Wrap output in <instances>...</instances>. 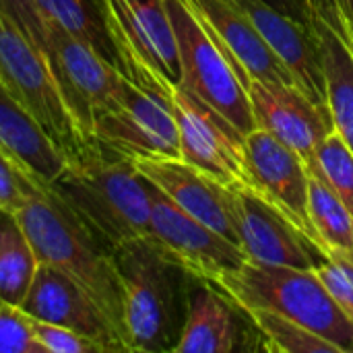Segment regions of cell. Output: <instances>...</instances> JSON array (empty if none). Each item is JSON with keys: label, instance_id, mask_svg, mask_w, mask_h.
<instances>
[{"label": "cell", "instance_id": "cell-1", "mask_svg": "<svg viewBox=\"0 0 353 353\" xmlns=\"http://www.w3.org/2000/svg\"><path fill=\"white\" fill-rule=\"evenodd\" d=\"M14 211L29 234L39 263L52 265L77 281L126 339L124 296L114 250L101 242L52 188L33 182Z\"/></svg>", "mask_w": 353, "mask_h": 353}, {"label": "cell", "instance_id": "cell-2", "mask_svg": "<svg viewBox=\"0 0 353 353\" xmlns=\"http://www.w3.org/2000/svg\"><path fill=\"white\" fill-rule=\"evenodd\" d=\"M50 188L112 250L149 232V180L134 161L110 153L97 141Z\"/></svg>", "mask_w": 353, "mask_h": 353}, {"label": "cell", "instance_id": "cell-3", "mask_svg": "<svg viewBox=\"0 0 353 353\" xmlns=\"http://www.w3.org/2000/svg\"><path fill=\"white\" fill-rule=\"evenodd\" d=\"M124 296L130 352H174L186 321L192 275L163 256L147 238L114 248Z\"/></svg>", "mask_w": 353, "mask_h": 353}, {"label": "cell", "instance_id": "cell-4", "mask_svg": "<svg viewBox=\"0 0 353 353\" xmlns=\"http://www.w3.org/2000/svg\"><path fill=\"white\" fill-rule=\"evenodd\" d=\"M217 288L225 292L240 310H273L331 341L341 353H353V323L329 296L314 271L246 259L244 265L225 275Z\"/></svg>", "mask_w": 353, "mask_h": 353}, {"label": "cell", "instance_id": "cell-5", "mask_svg": "<svg viewBox=\"0 0 353 353\" xmlns=\"http://www.w3.org/2000/svg\"><path fill=\"white\" fill-rule=\"evenodd\" d=\"M0 85L39 122L70 161L95 145L68 110L48 56L2 12Z\"/></svg>", "mask_w": 353, "mask_h": 353}, {"label": "cell", "instance_id": "cell-6", "mask_svg": "<svg viewBox=\"0 0 353 353\" xmlns=\"http://www.w3.org/2000/svg\"><path fill=\"white\" fill-rule=\"evenodd\" d=\"M165 6L178 46L180 85L217 110L242 134L254 130L256 122L248 93L215 33L192 10L188 0H165Z\"/></svg>", "mask_w": 353, "mask_h": 353}, {"label": "cell", "instance_id": "cell-7", "mask_svg": "<svg viewBox=\"0 0 353 353\" xmlns=\"http://www.w3.org/2000/svg\"><path fill=\"white\" fill-rule=\"evenodd\" d=\"M168 85L130 81L120 101L95 118L93 139L110 153L130 161L180 157Z\"/></svg>", "mask_w": 353, "mask_h": 353}, {"label": "cell", "instance_id": "cell-8", "mask_svg": "<svg viewBox=\"0 0 353 353\" xmlns=\"http://www.w3.org/2000/svg\"><path fill=\"white\" fill-rule=\"evenodd\" d=\"M149 196L151 219L145 238L172 263L213 285L244 265L246 254L236 242L182 211L151 182Z\"/></svg>", "mask_w": 353, "mask_h": 353}, {"label": "cell", "instance_id": "cell-9", "mask_svg": "<svg viewBox=\"0 0 353 353\" xmlns=\"http://www.w3.org/2000/svg\"><path fill=\"white\" fill-rule=\"evenodd\" d=\"M46 25V56L64 101L81 130L93 139V122L124 95L130 79L101 58L91 46L52 23ZM95 141V139H93Z\"/></svg>", "mask_w": 353, "mask_h": 353}, {"label": "cell", "instance_id": "cell-10", "mask_svg": "<svg viewBox=\"0 0 353 353\" xmlns=\"http://www.w3.org/2000/svg\"><path fill=\"white\" fill-rule=\"evenodd\" d=\"M99 4L130 81L180 83L178 46L165 0H99Z\"/></svg>", "mask_w": 353, "mask_h": 353}, {"label": "cell", "instance_id": "cell-11", "mask_svg": "<svg viewBox=\"0 0 353 353\" xmlns=\"http://www.w3.org/2000/svg\"><path fill=\"white\" fill-rule=\"evenodd\" d=\"M172 114L178 126L180 159L232 186L246 184L244 137L217 110L186 91L180 83L168 85Z\"/></svg>", "mask_w": 353, "mask_h": 353}, {"label": "cell", "instance_id": "cell-12", "mask_svg": "<svg viewBox=\"0 0 353 353\" xmlns=\"http://www.w3.org/2000/svg\"><path fill=\"white\" fill-rule=\"evenodd\" d=\"M238 244L248 261L314 271L329 252L246 184H232Z\"/></svg>", "mask_w": 353, "mask_h": 353}, {"label": "cell", "instance_id": "cell-13", "mask_svg": "<svg viewBox=\"0 0 353 353\" xmlns=\"http://www.w3.org/2000/svg\"><path fill=\"white\" fill-rule=\"evenodd\" d=\"M244 172L248 188L319 242L308 215L310 172L300 153L269 130L254 128L244 137Z\"/></svg>", "mask_w": 353, "mask_h": 353}, {"label": "cell", "instance_id": "cell-14", "mask_svg": "<svg viewBox=\"0 0 353 353\" xmlns=\"http://www.w3.org/2000/svg\"><path fill=\"white\" fill-rule=\"evenodd\" d=\"M27 316L72 329L91 341L103 353L130 352L124 335L101 310V306L66 273L39 263L33 285L19 306Z\"/></svg>", "mask_w": 353, "mask_h": 353}, {"label": "cell", "instance_id": "cell-15", "mask_svg": "<svg viewBox=\"0 0 353 353\" xmlns=\"http://www.w3.org/2000/svg\"><path fill=\"white\" fill-rule=\"evenodd\" d=\"M256 128H265L308 161L316 147L335 132L329 103H316L296 85L267 83L246 77Z\"/></svg>", "mask_w": 353, "mask_h": 353}, {"label": "cell", "instance_id": "cell-16", "mask_svg": "<svg viewBox=\"0 0 353 353\" xmlns=\"http://www.w3.org/2000/svg\"><path fill=\"white\" fill-rule=\"evenodd\" d=\"M137 170L182 211L238 244L234 188L180 157L137 159ZM240 246V244H238Z\"/></svg>", "mask_w": 353, "mask_h": 353}, {"label": "cell", "instance_id": "cell-17", "mask_svg": "<svg viewBox=\"0 0 353 353\" xmlns=\"http://www.w3.org/2000/svg\"><path fill=\"white\" fill-rule=\"evenodd\" d=\"M188 4L215 33L242 85L246 77L267 83L296 85L292 72L283 66L254 23L234 0H188Z\"/></svg>", "mask_w": 353, "mask_h": 353}, {"label": "cell", "instance_id": "cell-18", "mask_svg": "<svg viewBox=\"0 0 353 353\" xmlns=\"http://www.w3.org/2000/svg\"><path fill=\"white\" fill-rule=\"evenodd\" d=\"M254 23L275 56L292 72L296 87L316 103H327V79L312 27L267 6L261 0H234Z\"/></svg>", "mask_w": 353, "mask_h": 353}, {"label": "cell", "instance_id": "cell-19", "mask_svg": "<svg viewBox=\"0 0 353 353\" xmlns=\"http://www.w3.org/2000/svg\"><path fill=\"white\" fill-rule=\"evenodd\" d=\"M0 151L35 184L50 188L68 168V155L0 85Z\"/></svg>", "mask_w": 353, "mask_h": 353}, {"label": "cell", "instance_id": "cell-20", "mask_svg": "<svg viewBox=\"0 0 353 353\" xmlns=\"http://www.w3.org/2000/svg\"><path fill=\"white\" fill-rule=\"evenodd\" d=\"M240 306L217 285L192 277L186 321L174 353H236L244 347Z\"/></svg>", "mask_w": 353, "mask_h": 353}, {"label": "cell", "instance_id": "cell-21", "mask_svg": "<svg viewBox=\"0 0 353 353\" xmlns=\"http://www.w3.org/2000/svg\"><path fill=\"white\" fill-rule=\"evenodd\" d=\"M43 23H52L83 43L91 46L101 58L114 64L124 77L128 68L124 56L108 27L105 14L97 0H35Z\"/></svg>", "mask_w": 353, "mask_h": 353}, {"label": "cell", "instance_id": "cell-22", "mask_svg": "<svg viewBox=\"0 0 353 353\" xmlns=\"http://www.w3.org/2000/svg\"><path fill=\"white\" fill-rule=\"evenodd\" d=\"M312 31L321 48L327 79V103L333 114L335 132L353 153V56L325 23L314 21Z\"/></svg>", "mask_w": 353, "mask_h": 353}, {"label": "cell", "instance_id": "cell-23", "mask_svg": "<svg viewBox=\"0 0 353 353\" xmlns=\"http://www.w3.org/2000/svg\"><path fill=\"white\" fill-rule=\"evenodd\" d=\"M37 269V252L17 211L0 205V298L12 306H21Z\"/></svg>", "mask_w": 353, "mask_h": 353}, {"label": "cell", "instance_id": "cell-24", "mask_svg": "<svg viewBox=\"0 0 353 353\" xmlns=\"http://www.w3.org/2000/svg\"><path fill=\"white\" fill-rule=\"evenodd\" d=\"M310 172V170H308ZM308 215L321 246L353 254V215L337 192L314 172L308 180Z\"/></svg>", "mask_w": 353, "mask_h": 353}, {"label": "cell", "instance_id": "cell-25", "mask_svg": "<svg viewBox=\"0 0 353 353\" xmlns=\"http://www.w3.org/2000/svg\"><path fill=\"white\" fill-rule=\"evenodd\" d=\"M256 333L261 335L263 350L279 353H341L337 345L323 339L304 325L281 316L273 310L250 308L242 310Z\"/></svg>", "mask_w": 353, "mask_h": 353}, {"label": "cell", "instance_id": "cell-26", "mask_svg": "<svg viewBox=\"0 0 353 353\" xmlns=\"http://www.w3.org/2000/svg\"><path fill=\"white\" fill-rule=\"evenodd\" d=\"M306 165L337 192L353 215V153L341 137L337 132L329 134L316 147Z\"/></svg>", "mask_w": 353, "mask_h": 353}, {"label": "cell", "instance_id": "cell-27", "mask_svg": "<svg viewBox=\"0 0 353 353\" xmlns=\"http://www.w3.org/2000/svg\"><path fill=\"white\" fill-rule=\"evenodd\" d=\"M314 273L335 304L353 323V254L329 250V256L314 269Z\"/></svg>", "mask_w": 353, "mask_h": 353}, {"label": "cell", "instance_id": "cell-28", "mask_svg": "<svg viewBox=\"0 0 353 353\" xmlns=\"http://www.w3.org/2000/svg\"><path fill=\"white\" fill-rule=\"evenodd\" d=\"M0 353H41L29 316L0 298Z\"/></svg>", "mask_w": 353, "mask_h": 353}, {"label": "cell", "instance_id": "cell-29", "mask_svg": "<svg viewBox=\"0 0 353 353\" xmlns=\"http://www.w3.org/2000/svg\"><path fill=\"white\" fill-rule=\"evenodd\" d=\"M31 331L41 353H103V350L89 337L46 321L31 319Z\"/></svg>", "mask_w": 353, "mask_h": 353}, {"label": "cell", "instance_id": "cell-30", "mask_svg": "<svg viewBox=\"0 0 353 353\" xmlns=\"http://www.w3.org/2000/svg\"><path fill=\"white\" fill-rule=\"evenodd\" d=\"M310 19L325 23L353 56V0H302Z\"/></svg>", "mask_w": 353, "mask_h": 353}, {"label": "cell", "instance_id": "cell-31", "mask_svg": "<svg viewBox=\"0 0 353 353\" xmlns=\"http://www.w3.org/2000/svg\"><path fill=\"white\" fill-rule=\"evenodd\" d=\"M0 12L8 17L41 52L46 50V25L35 0H0Z\"/></svg>", "mask_w": 353, "mask_h": 353}, {"label": "cell", "instance_id": "cell-32", "mask_svg": "<svg viewBox=\"0 0 353 353\" xmlns=\"http://www.w3.org/2000/svg\"><path fill=\"white\" fill-rule=\"evenodd\" d=\"M31 184L33 180L19 172L17 165L0 151V205L17 209Z\"/></svg>", "mask_w": 353, "mask_h": 353}, {"label": "cell", "instance_id": "cell-33", "mask_svg": "<svg viewBox=\"0 0 353 353\" xmlns=\"http://www.w3.org/2000/svg\"><path fill=\"white\" fill-rule=\"evenodd\" d=\"M261 2H265L267 6H271V8H275V10H279V12L296 19L302 25H308L310 27V19H308V12H306L302 0H261Z\"/></svg>", "mask_w": 353, "mask_h": 353}, {"label": "cell", "instance_id": "cell-34", "mask_svg": "<svg viewBox=\"0 0 353 353\" xmlns=\"http://www.w3.org/2000/svg\"><path fill=\"white\" fill-rule=\"evenodd\" d=\"M97 2H99V0H97Z\"/></svg>", "mask_w": 353, "mask_h": 353}]
</instances>
